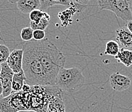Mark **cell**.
Instances as JSON below:
<instances>
[{
	"mask_svg": "<svg viewBox=\"0 0 132 112\" xmlns=\"http://www.w3.org/2000/svg\"><path fill=\"white\" fill-rule=\"evenodd\" d=\"M34 43L48 85L55 86L56 76L60 70L64 68L65 57L60 50L47 38L41 41L34 40Z\"/></svg>",
	"mask_w": 132,
	"mask_h": 112,
	"instance_id": "1",
	"label": "cell"
},
{
	"mask_svg": "<svg viewBox=\"0 0 132 112\" xmlns=\"http://www.w3.org/2000/svg\"><path fill=\"white\" fill-rule=\"evenodd\" d=\"M22 49V71L26 76L25 83L34 86H49L37 56L34 41L26 42Z\"/></svg>",
	"mask_w": 132,
	"mask_h": 112,
	"instance_id": "2",
	"label": "cell"
},
{
	"mask_svg": "<svg viewBox=\"0 0 132 112\" xmlns=\"http://www.w3.org/2000/svg\"><path fill=\"white\" fill-rule=\"evenodd\" d=\"M85 84V77L78 68H62L55 81V86L62 91L72 93L80 89Z\"/></svg>",
	"mask_w": 132,
	"mask_h": 112,
	"instance_id": "3",
	"label": "cell"
},
{
	"mask_svg": "<svg viewBox=\"0 0 132 112\" xmlns=\"http://www.w3.org/2000/svg\"><path fill=\"white\" fill-rule=\"evenodd\" d=\"M97 7L100 10H108L123 21H132V13L129 2L127 0H99Z\"/></svg>",
	"mask_w": 132,
	"mask_h": 112,
	"instance_id": "4",
	"label": "cell"
},
{
	"mask_svg": "<svg viewBox=\"0 0 132 112\" xmlns=\"http://www.w3.org/2000/svg\"><path fill=\"white\" fill-rule=\"evenodd\" d=\"M21 91L13 93L6 98H0V112H18L24 110Z\"/></svg>",
	"mask_w": 132,
	"mask_h": 112,
	"instance_id": "5",
	"label": "cell"
},
{
	"mask_svg": "<svg viewBox=\"0 0 132 112\" xmlns=\"http://www.w3.org/2000/svg\"><path fill=\"white\" fill-rule=\"evenodd\" d=\"M14 73L8 66L7 63L2 64V71L0 73V80L3 86V94L2 98H6L13 93L12 82Z\"/></svg>",
	"mask_w": 132,
	"mask_h": 112,
	"instance_id": "6",
	"label": "cell"
},
{
	"mask_svg": "<svg viewBox=\"0 0 132 112\" xmlns=\"http://www.w3.org/2000/svg\"><path fill=\"white\" fill-rule=\"evenodd\" d=\"M109 82L111 87L116 91H123L128 89L131 84L129 76L122 75L118 72L114 73L110 76Z\"/></svg>",
	"mask_w": 132,
	"mask_h": 112,
	"instance_id": "7",
	"label": "cell"
},
{
	"mask_svg": "<svg viewBox=\"0 0 132 112\" xmlns=\"http://www.w3.org/2000/svg\"><path fill=\"white\" fill-rule=\"evenodd\" d=\"M23 53V49H14L7 59L6 63L14 73L22 71Z\"/></svg>",
	"mask_w": 132,
	"mask_h": 112,
	"instance_id": "8",
	"label": "cell"
},
{
	"mask_svg": "<svg viewBox=\"0 0 132 112\" xmlns=\"http://www.w3.org/2000/svg\"><path fill=\"white\" fill-rule=\"evenodd\" d=\"M117 40L120 46L123 49H132V33L126 27L117 29Z\"/></svg>",
	"mask_w": 132,
	"mask_h": 112,
	"instance_id": "9",
	"label": "cell"
},
{
	"mask_svg": "<svg viewBox=\"0 0 132 112\" xmlns=\"http://www.w3.org/2000/svg\"><path fill=\"white\" fill-rule=\"evenodd\" d=\"M15 3L18 10L24 14H30L34 10L40 8V0H18Z\"/></svg>",
	"mask_w": 132,
	"mask_h": 112,
	"instance_id": "10",
	"label": "cell"
},
{
	"mask_svg": "<svg viewBox=\"0 0 132 112\" xmlns=\"http://www.w3.org/2000/svg\"><path fill=\"white\" fill-rule=\"evenodd\" d=\"M58 5L68 7V8L73 5V1L69 0H40V10L45 12L50 7Z\"/></svg>",
	"mask_w": 132,
	"mask_h": 112,
	"instance_id": "11",
	"label": "cell"
},
{
	"mask_svg": "<svg viewBox=\"0 0 132 112\" xmlns=\"http://www.w3.org/2000/svg\"><path fill=\"white\" fill-rule=\"evenodd\" d=\"M46 112H65L62 96H55L49 101Z\"/></svg>",
	"mask_w": 132,
	"mask_h": 112,
	"instance_id": "12",
	"label": "cell"
},
{
	"mask_svg": "<svg viewBox=\"0 0 132 112\" xmlns=\"http://www.w3.org/2000/svg\"><path fill=\"white\" fill-rule=\"evenodd\" d=\"M114 58L118 62L129 68L132 65V50L121 48L118 54Z\"/></svg>",
	"mask_w": 132,
	"mask_h": 112,
	"instance_id": "13",
	"label": "cell"
},
{
	"mask_svg": "<svg viewBox=\"0 0 132 112\" xmlns=\"http://www.w3.org/2000/svg\"><path fill=\"white\" fill-rule=\"evenodd\" d=\"M26 82V76L24 72L21 71L18 73H14L12 82L13 93H18L21 91L22 88Z\"/></svg>",
	"mask_w": 132,
	"mask_h": 112,
	"instance_id": "14",
	"label": "cell"
},
{
	"mask_svg": "<svg viewBox=\"0 0 132 112\" xmlns=\"http://www.w3.org/2000/svg\"><path fill=\"white\" fill-rule=\"evenodd\" d=\"M120 49V46L117 41L109 40L106 43L104 54L115 57L118 54Z\"/></svg>",
	"mask_w": 132,
	"mask_h": 112,
	"instance_id": "15",
	"label": "cell"
},
{
	"mask_svg": "<svg viewBox=\"0 0 132 112\" xmlns=\"http://www.w3.org/2000/svg\"><path fill=\"white\" fill-rule=\"evenodd\" d=\"M51 16L49 14L46 13V15L44 18L39 21L38 23H34L32 21H30V27L34 30H45L47 28V27L49 25L50 20H51Z\"/></svg>",
	"mask_w": 132,
	"mask_h": 112,
	"instance_id": "16",
	"label": "cell"
},
{
	"mask_svg": "<svg viewBox=\"0 0 132 112\" xmlns=\"http://www.w3.org/2000/svg\"><path fill=\"white\" fill-rule=\"evenodd\" d=\"M46 12L42 11L40 9H35L29 14V18H30V21L34 23H38L39 21L45 17L46 15Z\"/></svg>",
	"mask_w": 132,
	"mask_h": 112,
	"instance_id": "17",
	"label": "cell"
},
{
	"mask_svg": "<svg viewBox=\"0 0 132 112\" xmlns=\"http://www.w3.org/2000/svg\"><path fill=\"white\" fill-rule=\"evenodd\" d=\"M34 30L30 27L23 28L20 32V37L24 42H30L33 39Z\"/></svg>",
	"mask_w": 132,
	"mask_h": 112,
	"instance_id": "18",
	"label": "cell"
},
{
	"mask_svg": "<svg viewBox=\"0 0 132 112\" xmlns=\"http://www.w3.org/2000/svg\"><path fill=\"white\" fill-rule=\"evenodd\" d=\"M10 53V50L8 47L5 45L0 44V64L7 62Z\"/></svg>",
	"mask_w": 132,
	"mask_h": 112,
	"instance_id": "19",
	"label": "cell"
},
{
	"mask_svg": "<svg viewBox=\"0 0 132 112\" xmlns=\"http://www.w3.org/2000/svg\"><path fill=\"white\" fill-rule=\"evenodd\" d=\"M46 38V32L45 30H34L33 39L35 41H41Z\"/></svg>",
	"mask_w": 132,
	"mask_h": 112,
	"instance_id": "20",
	"label": "cell"
},
{
	"mask_svg": "<svg viewBox=\"0 0 132 112\" xmlns=\"http://www.w3.org/2000/svg\"><path fill=\"white\" fill-rule=\"evenodd\" d=\"M31 86H30V84H28L25 83L23 86L22 88L21 91L22 93H30V91H31Z\"/></svg>",
	"mask_w": 132,
	"mask_h": 112,
	"instance_id": "21",
	"label": "cell"
},
{
	"mask_svg": "<svg viewBox=\"0 0 132 112\" xmlns=\"http://www.w3.org/2000/svg\"><path fill=\"white\" fill-rule=\"evenodd\" d=\"M126 27L128 28V30L130 31L132 33V21H129V22H127L126 24Z\"/></svg>",
	"mask_w": 132,
	"mask_h": 112,
	"instance_id": "22",
	"label": "cell"
},
{
	"mask_svg": "<svg viewBox=\"0 0 132 112\" xmlns=\"http://www.w3.org/2000/svg\"><path fill=\"white\" fill-rule=\"evenodd\" d=\"M3 86H2V82H1V80H0V98H2V94H3Z\"/></svg>",
	"mask_w": 132,
	"mask_h": 112,
	"instance_id": "23",
	"label": "cell"
},
{
	"mask_svg": "<svg viewBox=\"0 0 132 112\" xmlns=\"http://www.w3.org/2000/svg\"><path fill=\"white\" fill-rule=\"evenodd\" d=\"M18 112H37L34 110H22V111H19Z\"/></svg>",
	"mask_w": 132,
	"mask_h": 112,
	"instance_id": "24",
	"label": "cell"
},
{
	"mask_svg": "<svg viewBox=\"0 0 132 112\" xmlns=\"http://www.w3.org/2000/svg\"><path fill=\"white\" fill-rule=\"evenodd\" d=\"M128 2H129V6H130L131 10V13H132V1H128Z\"/></svg>",
	"mask_w": 132,
	"mask_h": 112,
	"instance_id": "25",
	"label": "cell"
},
{
	"mask_svg": "<svg viewBox=\"0 0 132 112\" xmlns=\"http://www.w3.org/2000/svg\"><path fill=\"white\" fill-rule=\"evenodd\" d=\"M46 109H47V108H45V109H43V110H41V111H39L37 112H46Z\"/></svg>",
	"mask_w": 132,
	"mask_h": 112,
	"instance_id": "26",
	"label": "cell"
},
{
	"mask_svg": "<svg viewBox=\"0 0 132 112\" xmlns=\"http://www.w3.org/2000/svg\"><path fill=\"white\" fill-rule=\"evenodd\" d=\"M1 71H2V64H0V73H1Z\"/></svg>",
	"mask_w": 132,
	"mask_h": 112,
	"instance_id": "27",
	"label": "cell"
}]
</instances>
